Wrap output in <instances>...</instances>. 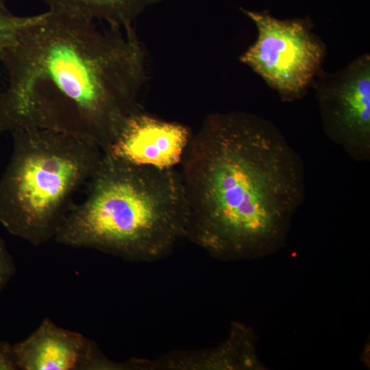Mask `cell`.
Listing matches in <instances>:
<instances>
[{
	"mask_svg": "<svg viewBox=\"0 0 370 370\" xmlns=\"http://www.w3.org/2000/svg\"><path fill=\"white\" fill-rule=\"evenodd\" d=\"M0 134L25 128L73 136L106 152L125 119L140 111L145 56L133 26L48 10L18 32L1 60Z\"/></svg>",
	"mask_w": 370,
	"mask_h": 370,
	"instance_id": "obj_1",
	"label": "cell"
},
{
	"mask_svg": "<svg viewBox=\"0 0 370 370\" xmlns=\"http://www.w3.org/2000/svg\"><path fill=\"white\" fill-rule=\"evenodd\" d=\"M185 237L222 260L262 258L286 241L305 198V167L271 121L243 112L209 115L180 164Z\"/></svg>",
	"mask_w": 370,
	"mask_h": 370,
	"instance_id": "obj_2",
	"label": "cell"
},
{
	"mask_svg": "<svg viewBox=\"0 0 370 370\" xmlns=\"http://www.w3.org/2000/svg\"><path fill=\"white\" fill-rule=\"evenodd\" d=\"M86 199L72 204L53 239L132 262L163 258L185 237L187 206L180 171L103 153Z\"/></svg>",
	"mask_w": 370,
	"mask_h": 370,
	"instance_id": "obj_3",
	"label": "cell"
},
{
	"mask_svg": "<svg viewBox=\"0 0 370 370\" xmlns=\"http://www.w3.org/2000/svg\"><path fill=\"white\" fill-rule=\"evenodd\" d=\"M11 135L12 152L0 178V223L38 247L54 238L72 196L91 179L103 153L49 130L25 128Z\"/></svg>",
	"mask_w": 370,
	"mask_h": 370,
	"instance_id": "obj_4",
	"label": "cell"
},
{
	"mask_svg": "<svg viewBox=\"0 0 370 370\" xmlns=\"http://www.w3.org/2000/svg\"><path fill=\"white\" fill-rule=\"evenodd\" d=\"M257 29L255 42L240 60L276 90L283 102L302 99L323 69L327 50L308 16L280 19L268 10L241 8Z\"/></svg>",
	"mask_w": 370,
	"mask_h": 370,
	"instance_id": "obj_5",
	"label": "cell"
},
{
	"mask_svg": "<svg viewBox=\"0 0 370 370\" xmlns=\"http://www.w3.org/2000/svg\"><path fill=\"white\" fill-rule=\"evenodd\" d=\"M311 88L323 132L358 162L370 160V56L334 73L322 69Z\"/></svg>",
	"mask_w": 370,
	"mask_h": 370,
	"instance_id": "obj_6",
	"label": "cell"
},
{
	"mask_svg": "<svg viewBox=\"0 0 370 370\" xmlns=\"http://www.w3.org/2000/svg\"><path fill=\"white\" fill-rule=\"evenodd\" d=\"M19 370H121L97 344L81 333L45 318L25 339L15 343Z\"/></svg>",
	"mask_w": 370,
	"mask_h": 370,
	"instance_id": "obj_7",
	"label": "cell"
},
{
	"mask_svg": "<svg viewBox=\"0 0 370 370\" xmlns=\"http://www.w3.org/2000/svg\"><path fill=\"white\" fill-rule=\"evenodd\" d=\"M192 135L184 125L140 110L125 119L103 153L133 164L175 168L180 164Z\"/></svg>",
	"mask_w": 370,
	"mask_h": 370,
	"instance_id": "obj_8",
	"label": "cell"
},
{
	"mask_svg": "<svg viewBox=\"0 0 370 370\" xmlns=\"http://www.w3.org/2000/svg\"><path fill=\"white\" fill-rule=\"evenodd\" d=\"M249 330L236 324L229 338L212 351L176 354L178 369H247L258 367Z\"/></svg>",
	"mask_w": 370,
	"mask_h": 370,
	"instance_id": "obj_9",
	"label": "cell"
},
{
	"mask_svg": "<svg viewBox=\"0 0 370 370\" xmlns=\"http://www.w3.org/2000/svg\"><path fill=\"white\" fill-rule=\"evenodd\" d=\"M161 0H42L48 10L62 12L95 21L109 27L126 28L147 8Z\"/></svg>",
	"mask_w": 370,
	"mask_h": 370,
	"instance_id": "obj_10",
	"label": "cell"
},
{
	"mask_svg": "<svg viewBox=\"0 0 370 370\" xmlns=\"http://www.w3.org/2000/svg\"><path fill=\"white\" fill-rule=\"evenodd\" d=\"M36 15L18 16L0 5V61L12 45L20 30L32 22Z\"/></svg>",
	"mask_w": 370,
	"mask_h": 370,
	"instance_id": "obj_11",
	"label": "cell"
},
{
	"mask_svg": "<svg viewBox=\"0 0 370 370\" xmlns=\"http://www.w3.org/2000/svg\"><path fill=\"white\" fill-rule=\"evenodd\" d=\"M15 270L14 258L0 236V294L14 275Z\"/></svg>",
	"mask_w": 370,
	"mask_h": 370,
	"instance_id": "obj_12",
	"label": "cell"
},
{
	"mask_svg": "<svg viewBox=\"0 0 370 370\" xmlns=\"http://www.w3.org/2000/svg\"><path fill=\"white\" fill-rule=\"evenodd\" d=\"M14 345L8 341H0V370H18Z\"/></svg>",
	"mask_w": 370,
	"mask_h": 370,
	"instance_id": "obj_13",
	"label": "cell"
},
{
	"mask_svg": "<svg viewBox=\"0 0 370 370\" xmlns=\"http://www.w3.org/2000/svg\"><path fill=\"white\" fill-rule=\"evenodd\" d=\"M8 0H0V5H5V3L8 1Z\"/></svg>",
	"mask_w": 370,
	"mask_h": 370,
	"instance_id": "obj_14",
	"label": "cell"
}]
</instances>
